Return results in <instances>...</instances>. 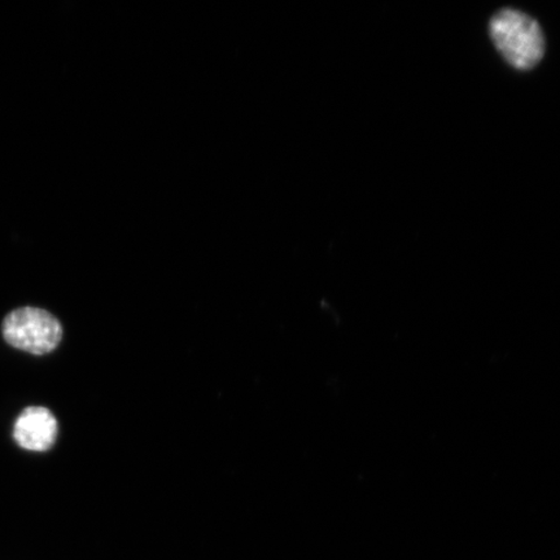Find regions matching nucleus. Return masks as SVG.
<instances>
[{"label": "nucleus", "instance_id": "3", "mask_svg": "<svg viewBox=\"0 0 560 560\" xmlns=\"http://www.w3.org/2000/svg\"><path fill=\"white\" fill-rule=\"evenodd\" d=\"M13 438L23 450L38 453L50 451L58 438V422L50 410L32 406L18 418Z\"/></svg>", "mask_w": 560, "mask_h": 560}, {"label": "nucleus", "instance_id": "2", "mask_svg": "<svg viewBox=\"0 0 560 560\" xmlns=\"http://www.w3.org/2000/svg\"><path fill=\"white\" fill-rule=\"evenodd\" d=\"M3 336L11 347L40 355L52 352L59 346L62 327L47 311L21 307L7 315Z\"/></svg>", "mask_w": 560, "mask_h": 560}, {"label": "nucleus", "instance_id": "1", "mask_svg": "<svg viewBox=\"0 0 560 560\" xmlns=\"http://www.w3.org/2000/svg\"><path fill=\"white\" fill-rule=\"evenodd\" d=\"M490 38L510 66L528 70L541 61L545 38L537 21L516 10H502L490 20Z\"/></svg>", "mask_w": 560, "mask_h": 560}]
</instances>
